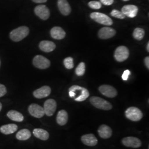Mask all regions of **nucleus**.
<instances>
[{"mask_svg": "<svg viewBox=\"0 0 149 149\" xmlns=\"http://www.w3.org/2000/svg\"><path fill=\"white\" fill-rule=\"evenodd\" d=\"M69 93L71 98H73L74 101L77 102L84 101L90 96L88 91L85 88L78 85L70 87Z\"/></svg>", "mask_w": 149, "mask_h": 149, "instance_id": "obj_1", "label": "nucleus"}, {"mask_svg": "<svg viewBox=\"0 0 149 149\" xmlns=\"http://www.w3.org/2000/svg\"><path fill=\"white\" fill-rule=\"evenodd\" d=\"M29 33V29L26 26L18 27L10 33V37L14 42H19L27 37Z\"/></svg>", "mask_w": 149, "mask_h": 149, "instance_id": "obj_2", "label": "nucleus"}, {"mask_svg": "<svg viewBox=\"0 0 149 149\" xmlns=\"http://www.w3.org/2000/svg\"><path fill=\"white\" fill-rule=\"evenodd\" d=\"M90 101L91 103L98 109L104 111H109L112 109V104L109 102L101 97L93 96L91 97Z\"/></svg>", "mask_w": 149, "mask_h": 149, "instance_id": "obj_3", "label": "nucleus"}, {"mask_svg": "<svg viewBox=\"0 0 149 149\" xmlns=\"http://www.w3.org/2000/svg\"><path fill=\"white\" fill-rule=\"evenodd\" d=\"M125 116L128 119L133 122H138L143 117L141 111L135 107H131L127 108L125 112Z\"/></svg>", "mask_w": 149, "mask_h": 149, "instance_id": "obj_4", "label": "nucleus"}, {"mask_svg": "<svg viewBox=\"0 0 149 149\" xmlns=\"http://www.w3.org/2000/svg\"><path fill=\"white\" fill-rule=\"evenodd\" d=\"M90 17L95 21L105 26H111L113 24L112 19L106 15L100 12H93Z\"/></svg>", "mask_w": 149, "mask_h": 149, "instance_id": "obj_5", "label": "nucleus"}, {"mask_svg": "<svg viewBox=\"0 0 149 149\" xmlns=\"http://www.w3.org/2000/svg\"><path fill=\"white\" fill-rule=\"evenodd\" d=\"M34 66L40 69H46L50 65V61L42 55H37L33 60Z\"/></svg>", "mask_w": 149, "mask_h": 149, "instance_id": "obj_6", "label": "nucleus"}, {"mask_svg": "<svg viewBox=\"0 0 149 149\" xmlns=\"http://www.w3.org/2000/svg\"><path fill=\"white\" fill-rule=\"evenodd\" d=\"M129 50L125 46L118 47L114 52V58L119 62H123L127 60L129 57Z\"/></svg>", "mask_w": 149, "mask_h": 149, "instance_id": "obj_7", "label": "nucleus"}, {"mask_svg": "<svg viewBox=\"0 0 149 149\" xmlns=\"http://www.w3.org/2000/svg\"><path fill=\"white\" fill-rule=\"evenodd\" d=\"M57 104L53 99H49L44 102V111L45 114L49 117L52 116L56 111Z\"/></svg>", "mask_w": 149, "mask_h": 149, "instance_id": "obj_8", "label": "nucleus"}, {"mask_svg": "<svg viewBox=\"0 0 149 149\" xmlns=\"http://www.w3.org/2000/svg\"><path fill=\"white\" fill-rule=\"evenodd\" d=\"M122 143L124 146L132 148H138L142 145L140 139L134 136H128L123 139Z\"/></svg>", "mask_w": 149, "mask_h": 149, "instance_id": "obj_9", "label": "nucleus"}, {"mask_svg": "<svg viewBox=\"0 0 149 149\" xmlns=\"http://www.w3.org/2000/svg\"><path fill=\"white\" fill-rule=\"evenodd\" d=\"M28 112L34 117L41 118L45 114L44 108L37 104H31L28 107Z\"/></svg>", "mask_w": 149, "mask_h": 149, "instance_id": "obj_10", "label": "nucleus"}, {"mask_svg": "<svg viewBox=\"0 0 149 149\" xmlns=\"http://www.w3.org/2000/svg\"><path fill=\"white\" fill-rule=\"evenodd\" d=\"M98 90L103 95L109 98H114L117 95V91L112 86L103 85L101 86Z\"/></svg>", "mask_w": 149, "mask_h": 149, "instance_id": "obj_11", "label": "nucleus"}, {"mask_svg": "<svg viewBox=\"0 0 149 149\" xmlns=\"http://www.w3.org/2000/svg\"><path fill=\"white\" fill-rule=\"evenodd\" d=\"M36 15L43 20H47L50 17V11L45 5H38L34 9Z\"/></svg>", "mask_w": 149, "mask_h": 149, "instance_id": "obj_12", "label": "nucleus"}, {"mask_svg": "<svg viewBox=\"0 0 149 149\" xmlns=\"http://www.w3.org/2000/svg\"><path fill=\"white\" fill-rule=\"evenodd\" d=\"M138 7L132 5L124 6L122 8L123 13L125 16L130 18H134L137 15L138 12Z\"/></svg>", "mask_w": 149, "mask_h": 149, "instance_id": "obj_13", "label": "nucleus"}, {"mask_svg": "<svg viewBox=\"0 0 149 149\" xmlns=\"http://www.w3.org/2000/svg\"><path fill=\"white\" fill-rule=\"evenodd\" d=\"M116 34V31L110 27H103L98 32V37L102 39H107L114 37Z\"/></svg>", "mask_w": 149, "mask_h": 149, "instance_id": "obj_14", "label": "nucleus"}, {"mask_svg": "<svg viewBox=\"0 0 149 149\" xmlns=\"http://www.w3.org/2000/svg\"><path fill=\"white\" fill-rule=\"evenodd\" d=\"M50 93H51L50 87L48 86H44L34 91L33 92V95L37 98L41 99V98L48 97L50 95Z\"/></svg>", "mask_w": 149, "mask_h": 149, "instance_id": "obj_15", "label": "nucleus"}, {"mask_svg": "<svg viewBox=\"0 0 149 149\" xmlns=\"http://www.w3.org/2000/svg\"><path fill=\"white\" fill-rule=\"evenodd\" d=\"M58 6L59 11L64 16H68L71 13V8L67 0H58Z\"/></svg>", "mask_w": 149, "mask_h": 149, "instance_id": "obj_16", "label": "nucleus"}, {"mask_svg": "<svg viewBox=\"0 0 149 149\" xmlns=\"http://www.w3.org/2000/svg\"><path fill=\"white\" fill-rule=\"evenodd\" d=\"M81 140L85 145L90 146H95L98 143L97 139L96 138V136L92 134L84 135L83 136H82Z\"/></svg>", "mask_w": 149, "mask_h": 149, "instance_id": "obj_17", "label": "nucleus"}, {"mask_svg": "<svg viewBox=\"0 0 149 149\" xmlns=\"http://www.w3.org/2000/svg\"><path fill=\"white\" fill-rule=\"evenodd\" d=\"M98 133L102 138H109L112 136V129L107 125L103 124L98 129Z\"/></svg>", "mask_w": 149, "mask_h": 149, "instance_id": "obj_18", "label": "nucleus"}, {"mask_svg": "<svg viewBox=\"0 0 149 149\" xmlns=\"http://www.w3.org/2000/svg\"><path fill=\"white\" fill-rule=\"evenodd\" d=\"M50 35L55 39L61 40L65 38L66 33L61 27H54L50 31Z\"/></svg>", "mask_w": 149, "mask_h": 149, "instance_id": "obj_19", "label": "nucleus"}, {"mask_svg": "<svg viewBox=\"0 0 149 149\" xmlns=\"http://www.w3.org/2000/svg\"><path fill=\"white\" fill-rule=\"evenodd\" d=\"M55 48V44L51 41L43 40L39 44V48L40 49V50L46 53L53 52Z\"/></svg>", "mask_w": 149, "mask_h": 149, "instance_id": "obj_20", "label": "nucleus"}, {"mask_svg": "<svg viewBox=\"0 0 149 149\" xmlns=\"http://www.w3.org/2000/svg\"><path fill=\"white\" fill-rule=\"evenodd\" d=\"M18 129V126L15 124H8L0 127V132L3 134L9 135L15 133Z\"/></svg>", "mask_w": 149, "mask_h": 149, "instance_id": "obj_21", "label": "nucleus"}, {"mask_svg": "<svg viewBox=\"0 0 149 149\" xmlns=\"http://www.w3.org/2000/svg\"><path fill=\"white\" fill-rule=\"evenodd\" d=\"M33 134L36 138L42 140H47L49 138V134L48 132L43 129L36 128L33 130Z\"/></svg>", "mask_w": 149, "mask_h": 149, "instance_id": "obj_22", "label": "nucleus"}, {"mask_svg": "<svg viewBox=\"0 0 149 149\" xmlns=\"http://www.w3.org/2000/svg\"><path fill=\"white\" fill-rule=\"evenodd\" d=\"M7 116L8 118L15 122H22L24 120V117L22 114L15 110L10 111L7 113Z\"/></svg>", "mask_w": 149, "mask_h": 149, "instance_id": "obj_23", "label": "nucleus"}, {"mask_svg": "<svg viewBox=\"0 0 149 149\" xmlns=\"http://www.w3.org/2000/svg\"><path fill=\"white\" fill-rule=\"evenodd\" d=\"M68 121V114L65 110L60 111L56 117V122L57 123L61 125H65Z\"/></svg>", "mask_w": 149, "mask_h": 149, "instance_id": "obj_24", "label": "nucleus"}, {"mask_svg": "<svg viewBox=\"0 0 149 149\" xmlns=\"http://www.w3.org/2000/svg\"><path fill=\"white\" fill-rule=\"evenodd\" d=\"M31 133L27 129H23L16 134V138L19 140H27L31 138Z\"/></svg>", "mask_w": 149, "mask_h": 149, "instance_id": "obj_25", "label": "nucleus"}, {"mask_svg": "<svg viewBox=\"0 0 149 149\" xmlns=\"http://www.w3.org/2000/svg\"><path fill=\"white\" fill-rule=\"evenodd\" d=\"M133 36L135 39L141 40L145 36V31L143 28H136L134 31Z\"/></svg>", "mask_w": 149, "mask_h": 149, "instance_id": "obj_26", "label": "nucleus"}, {"mask_svg": "<svg viewBox=\"0 0 149 149\" xmlns=\"http://www.w3.org/2000/svg\"><path fill=\"white\" fill-rule=\"evenodd\" d=\"M85 64L83 62L79 64V65L77 66L76 69L75 70L76 74L78 76H82L85 73L86 70Z\"/></svg>", "mask_w": 149, "mask_h": 149, "instance_id": "obj_27", "label": "nucleus"}, {"mask_svg": "<svg viewBox=\"0 0 149 149\" xmlns=\"http://www.w3.org/2000/svg\"><path fill=\"white\" fill-rule=\"evenodd\" d=\"M64 64L65 67L68 69H71L74 67V60L71 57H68L64 59Z\"/></svg>", "mask_w": 149, "mask_h": 149, "instance_id": "obj_28", "label": "nucleus"}, {"mask_svg": "<svg viewBox=\"0 0 149 149\" xmlns=\"http://www.w3.org/2000/svg\"><path fill=\"white\" fill-rule=\"evenodd\" d=\"M111 16L116 17L118 19H124L125 18V16L123 14L122 11H118L116 10H113L111 13Z\"/></svg>", "mask_w": 149, "mask_h": 149, "instance_id": "obj_29", "label": "nucleus"}, {"mask_svg": "<svg viewBox=\"0 0 149 149\" xmlns=\"http://www.w3.org/2000/svg\"><path fill=\"white\" fill-rule=\"evenodd\" d=\"M89 7L95 10H98L100 9L102 7V3L100 2L96 1H92L88 3Z\"/></svg>", "mask_w": 149, "mask_h": 149, "instance_id": "obj_30", "label": "nucleus"}, {"mask_svg": "<svg viewBox=\"0 0 149 149\" xmlns=\"http://www.w3.org/2000/svg\"><path fill=\"white\" fill-rule=\"evenodd\" d=\"M7 93V89L5 86L0 84V97L5 96Z\"/></svg>", "mask_w": 149, "mask_h": 149, "instance_id": "obj_31", "label": "nucleus"}, {"mask_svg": "<svg viewBox=\"0 0 149 149\" xmlns=\"http://www.w3.org/2000/svg\"><path fill=\"white\" fill-rule=\"evenodd\" d=\"M130 74V71L129 70H127L124 71L123 74L122 76L123 80L124 81L128 80V77Z\"/></svg>", "mask_w": 149, "mask_h": 149, "instance_id": "obj_32", "label": "nucleus"}, {"mask_svg": "<svg viewBox=\"0 0 149 149\" xmlns=\"http://www.w3.org/2000/svg\"><path fill=\"white\" fill-rule=\"evenodd\" d=\"M100 2L103 3L104 5H112L114 3V0H100Z\"/></svg>", "mask_w": 149, "mask_h": 149, "instance_id": "obj_33", "label": "nucleus"}, {"mask_svg": "<svg viewBox=\"0 0 149 149\" xmlns=\"http://www.w3.org/2000/svg\"><path fill=\"white\" fill-rule=\"evenodd\" d=\"M144 62H145V64L146 65V66L147 67V68L149 69V57L147 56L145 58L144 60Z\"/></svg>", "mask_w": 149, "mask_h": 149, "instance_id": "obj_34", "label": "nucleus"}, {"mask_svg": "<svg viewBox=\"0 0 149 149\" xmlns=\"http://www.w3.org/2000/svg\"><path fill=\"white\" fill-rule=\"evenodd\" d=\"M35 3H45L48 0H32Z\"/></svg>", "mask_w": 149, "mask_h": 149, "instance_id": "obj_35", "label": "nucleus"}, {"mask_svg": "<svg viewBox=\"0 0 149 149\" xmlns=\"http://www.w3.org/2000/svg\"><path fill=\"white\" fill-rule=\"evenodd\" d=\"M146 49H147V51L149 52V43H148L147 44V47H146Z\"/></svg>", "mask_w": 149, "mask_h": 149, "instance_id": "obj_36", "label": "nucleus"}, {"mask_svg": "<svg viewBox=\"0 0 149 149\" xmlns=\"http://www.w3.org/2000/svg\"><path fill=\"white\" fill-rule=\"evenodd\" d=\"M2 104H1V103L0 102V112H1V109H2Z\"/></svg>", "mask_w": 149, "mask_h": 149, "instance_id": "obj_37", "label": "nucleus"}, {"mask_svg": "<svg viewBox=\"0 0 149 149\" xmlns=\"http://www.w3.org/2000/svg\"><path fill=\"white\" fill-rule=\"evenodd\" d=\"M123 1H129V0H123Z\"/></svg>", "mask_w": 149, "mask_h": 149, "instance_id": "obj_38", "label": "nucleus"}, {"mask_svg": "<svg viewBox=\"0 0 149 149\" xmlns=\"http://www.w3.org/2000/svg\"><path fill=\"white\" fill-rule=\"evenodd\" d=\"M0 66H1V61H0Z\"/></svg>", "mask_w": 149, "mask_h": 149, "instance_id": "obj_39", "label": "nucleus"}]
</instances>
